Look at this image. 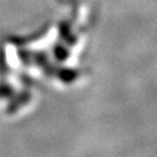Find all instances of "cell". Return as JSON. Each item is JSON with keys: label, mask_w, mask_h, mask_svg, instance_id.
Here are the masks:
<instances>
[{"label": "cell", "mask_w": 157, "mask_h": 157, "mask_svg": "<svg viewBox=\"0 0 157 157\" xmlns=\"http://www.w3.org/2000/svg\"><path fill=\"white\" fill-rule=\"evenodd\" d=\"M13 94V89L9 86L5 84H0V98H5Z\"/></svg>", "instance_id": "cell-2"}, {"label": "cell", "mask_w": 157, "mask_h": 157, "mask_svg": "<svg viewBox=\"0 0 157 157\" xmlns=\"http://www.w3.org/2000/svg\"><path fill=\"white\" fill-rule=\"evenodd\" d=\"M29 100V94H20V95H17L16 98H14L11 101H10V104H9V108H8V111L9 113H13V111H15L17 108H19V105L20 104H22V103H26Z\"/></svg>", "instance_id": "cell-1"}]
</instances>
